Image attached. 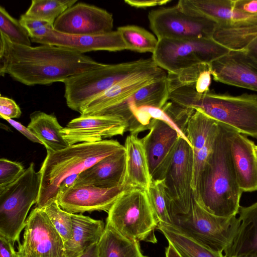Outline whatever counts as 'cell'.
<instances>
[{"mask_svg": "<svg viewBox=\"0 0 257 257\" xmlns=\"http://www.w3.org/2000/svg\"><path fill=\"white\" fill-rule=\"evenodd\" d=\"M170 0H125L124 2L128 5L139 9H145L158 6L164 5L170 3Z\"/></svg>", "mask_w": 257, "mask_h": 257, "instance_id": "cell-43", "label": "cell"}, {"mask_svg": "<svg viewBox=\"0 0 257 257\" xmlns=\"http://www.w3.org/2000/svg\"><path fill=\"white\" fill-rule=\"evenodd\" d=\"M150 27L158 40L212 38L216 23L202 17L187 14L177 6L149 12Z\"/></svg>", "mask_w": 257, "mask_h": 257, "instance_id": "cell-11", "label": "cell"}, {"mask_svg": "<svg viewBox=\"0 0 257 257\" xmlns=\"http://www.w3.org/2000/svg\"><path fill=\"white\" fill-rule=\"evenodd\" d=\"M169 94L166 77L142 87L126 100L115 105L119 109L126 111L143 106L162 109L168 100Z\"/></svg>", "mask_w": 257, "mask_h": 257, "instance_id": "cell-28", "label": "cell"}, {"mask_svg": "<svg viewBox=\"0 0 257 257\" xmlns=\"http://www.w3.org/2000/svg\"><path fill=\"white\" fill-rule=\"evenodd\" d=\"M158 40L152 59L167 72L191 67L199 63H210L229 50L212 38Z\"/></svg>", "mask_w": 257, "mask_h": 257, "instance_id": "cell-9", "label": "cell"}, {"mask_svg": "<svg viewBox=\"0 0 257 257\" xmlns=\"http://www.w3.org/2000/svg\"><path fill=\"white\" fill-rule=\"evenodd\" d=\"M233 7L248 14L257 15V0H231Z\"/></svg>", "mask_w": 257, "mask_h": 257, "instance_id": "cell-41", "label": "cell"}, {"mask_svg": "<svg viewBox=\"0 0 257 257\" xmlns=\"http://www.w3.org/2000/svg\"><path fill=\"white\" fill-rule=\"evenodd\" d=\"M78 257H98L97 243L89 247Z\"/></svg>", "mask_w": 257, "mask_h": 257, "instance_id": "cell-45", "label": "cell"}, {"mask_svg": "<svg viewBox=\"0 0 257 257\" xmlns=\"http://www.w3.org/2000/svg\"><path fill=\"white\" fill-rule=\"evenodd\" d=\"M71 238L64 242L67 257H78L91 246L98 243L105 229L103 221L82 214H72Z\"/></svg>", "mask_w": 257, "mask_h": 257, "instance_id": "cell-24", "label": "cell"}, {"mask_svg": "<svg viewBox=\"0 0 257 257\" xmlns=\"http://www.w3.org/2000/svg\"><path fill=\"white\" fill-rule=\"evenodd\" d=\"M168 101L180 109L199 110L239 133L257 139L256 94L233 95L210 90L199 93L191 87H182L169 92Z\"/></svg>", "mask_w": 257, "mask_h": 257, "instance_id": "cell-3", "label": "cell"}, {"mask_svg": "<svg viewBox=\"0 0 257 257\" xmlns=\"http://www.w3.org/2000/svg\"><path fill=\"white\" fill-rule=\"evenodd\" d=\"M235 129L219 122L212 151L199 177L193 196L206 211L216 216H236L240 207L239 188L230 154Z\"/></svg>", "mask_w": 257, "mask_h": 257, "instance_id": "cell-2", "label": "cell"}, {"mask_svg": "<svg viewBox=\"0 0 257 257\" xmlns=\"http://www.w3.org/2000/svg\"><path fill=\"white\" fill-rule=\"evenodd\" d=\"M168 245L166 249V257H181L175 247L168 242Z\"/></svg>", "mask_w": 257, "mask_h": 257, "instance_id": "cell-46", "label": "cell"}, {"mask_svg": "<svg viewBox=\"0 0 257 257\" xmlns=\"http://www.w3.org/2000/svg\"><path fill=\"white\" fill-rule=\"evenodd\" d=\"M157 229L175 247L181 257H225L222 252L204 247L170 225L159 223Z\"/></svg>", "mask_w": 257, "mask_h": 257, "instance_id": "cell-29", "label": "cell"}, {"mask_svg": "<svg viewBox=\"0 0 257 257\" xmlns=\"http://www.w3.org/2000/svg\"><path fill=\"white\" fill-rule=\"evenodd\" d=\"M193 171L192 147L187 141L180 137L162 179L171 202L174 216L186 214L190 211Z\"/></svg>", "mask_w": 257, "mask_h": 257, "instance_id": "cell-10", "label": "cell"}, {"mask_svg": "<svg viewBox=\"0 0 257 257\" xmlns=\"http://www.w3.org/2000/svg\"><path fill=\"white\" fill-rule=\"evenodd\" d=\"M35 43L65 48L81 54L92 51L115 52L126 49L117 30L97 35H74L61 33L53 29L47 36Z\"/></svg>", "mask_w": 257, "mask_h": 257, "instance_id": "cell-19", "label": "cell"}, {"mask_svg": "<svg viewBox=\"0 0 257 257\" xmlns=\"http://www.w3.org/2000/svg\"><path fill=\"white\" fill-rule=\"evenodd\" d=\"M167 72L157 64L145 69L99 94L82 109L81 115L91 114L126 100L142 87L167 77Z\"/></svg>", "mask_w": 257, "mask_h": 257, "instance_id": "cell-17", "label": "cell"}, {"mask_svg": "<svg viewBox=\"0 0 257 257\" xmlns=\"http://www.w3.org/2000/svg\"><path fill=\"white\" fill-rule=\"evenodd\" d=\"M142 139L152 181L162 180L168 166L178 141L179 133L165 121L152 119Z\"/></svg>", "mask_w": 257, "mask_h": 257, "instance_id": "cell-14", "label": "cell"}, {"mask_svg": "<svg viewBox=\"0 0 257 257\" xmlns=\"http://www.w3.org/2000/svg\"><path fill=\"white\" fill-rule=\"evenodd\" d=\"M209 67L215 81L257 92V58L247 50L229 51Z\"/></svg>", "mask_w": 257, "mask_h": 257, "instance_id": "cell-15", "label": "cell"}, {"mask_svg": "<svg viewBox=\"0 0 257 257\" xmlns=\"http://www.w3.org/2000/svg\"><path fill=\"white\" fill-rule=\"evenodd\" d=\"M0 257H18L14 244L5 237L0 235Z\"/></svg>", "mask_w": 257, "mask_h": 257, "instance_id": "cell-44", "label": "cell"}, {"mask_svg": "<svg viewBox=\"0 0 257 257\" xmlns=\"http://www.w3.org/2000/svg\"><path fill=\"white\" fill-rule=\"evenodd\" d=\"M128 188L123 186L112 188L73 186L60 194L57 201L63 210L72 214L94 211L108 212L121 193Z\"/></svg>", "mask_w": 257, "mask_h": 257, "instance_id": "cell-18", "label": "cell"}, {"mask_svg": "<svg viewBox=\"0 0 257 257\" xmlns=\"http://www.w3.org/2000/svg\"><path fill=\"white\" fill-rule=\"evenodd\" d=\"M41 175L31 163L15 182L0 189V235L14 244L20 242L28 212L36 204L40 190Z\"/></svg>", "mask_w": 257, "mask_h": 257, "instance_id": "cell-7", "label": "cell"}, {"mask_svg": "<svg viewBox=\"0 0 257 257\" xmlns=\"http://www.w3.org/2000/svg\"><path fill=\"white\" fill-rule=\"evenodd\" d=\"M125 168V148L97 162L81 173L74 186L103 188L122 186Z\"/></svg>", "mask_w": 257, "mask_h": 257, "instance_id": "cell-20", "label": "cell"}, {"mask_svg": "<svg viewBox=\"0 0 257 257\" xmlns=\"http://www.w3.org/2000/svg\"><path fill=\"white\" fill-rule=\"evenodd\" d=\"M28 127L45 147L47 153L57 152L69 146L61 134L63 127L53 114L34 111L30 115Z\"/></svg>", "mask_w": 257, "mask_h": 257, "instance_id": "cell-26", "label": "cell"}, {"mask_svg": "<svg viewBox=\"0 0 257 257\" xmlns=\"http://www.w3.org/2000/svg\"><path fill=\"white\" fill-rule=\"evenodd\" d=\"M106 223L131 240L155 243L159 222L147 191L139 188L123 191L107 212Z\"/></svg>", "mask_w": 257, "mask_h": 257, "instance_id": "cell-6", "label": "cell"}, {"mask_svg": "<svg viewBox=\"0 0 257 257\" xmlns=\"http://www.w3.org/2000/svg\"><path fill=\"white\" fill-rule=\"evenodd\" d=\"M0 33V74L4 77L8 74L26 85L63 82L72 76L105 65L65 48L17 45Z\"/></svg>", "mask_w": 257, "mask_h": 257, "instance_id": "cell-1", "label": "cell"}, {"mask_svg": "<svg viewBox=\"0 0 257 257\" xmlns=\"http://www.w3.org/2000/svg\"><path fill=\"white\" fill-rule=\"evenodd\" d=\"M240 221L230 244L224 251L225 257H257V201L240 206Z\"/></svg>", "mask_w": 257, "mask_h": 257, "instance_id": "cell-23", "label": "cell"}, {"mask_svg": "<svg viewBox=\"0 0 257 257\" xmlns=\"http://www.w3.org/2000/svg\"><path fill=\"white\" fill-rule=\"evenodd\" d=\"M3 119L7 120L13 127L20 132L31 141L42 145V142L37 137L28 127L12 118L4 117Z\"/></svg>", "mask_w": 257, "mask_h": 257, "instance_id": "cell-42", "label": "cell"}, {"mask_svg": "<svg viewBox=\"0 0 257 257\" xmlns=\"http://www.w3.org/2000/svg\"><path fill=\"white\" fill-rule=\"evenodd\" d=\"M26 170L20 163L5 158L0 159V189L10 185L20 176Z\"/></svg>", "mask_w": 257, "mask_h": 257, "instance_id": "cell-39", "label": "cell"}, {"mask_svg": "<svg viewBox=\"0 0 257 257\" xmlns=\"http://www.w3.org/2000/svg\"><path fill=\"white\" fill-rule=\"evenodd\" d=\"M253 142L236 130L230 142V154L237 182L242 192L257 190V160Z\"/></svg>", "mask_w": 257, "mask_h": 257, "instance_id": "cell-21", "label": "cell"}, {"mask_svg": "<svg viewBox=\"0 0 257 257\" xmlns=\"http://www.w3.org/2000/svg\"><path fill=\"white\" fill-rule=\"evenodd\" d=\"M43 209L64 242L69 240L73 232L72 213L63 210L57 200L51 202Z\"/></svg>", "mask_w": 257, "mask_h": 257, "instance_id": "cell-36", "label": "cell"}, {"mask_svg": "<svg viewBox=\"0 0 257 257\" xmlns=\"http://www.w3.org/2000/svg\"><path fill=\"white\" fill-rule=\"evenodd\" d=\"M124 149L116 140H103L76 144L47 153L39 170L41 186L36 207L43 209L57 200L60 186L68 177L79 176L101 159Z\"/></svg>", "mask_w": 257, "mask_h": 257, "instance_id": "cell-4", "label": "cell"}, {"mask_svg": "<svg viewBox=\"0 0 257 257\" xmlns=\"http://www.w3.org/2000/svg\"><path fill=\"white\" fill-rule=\"evenodd\" d=\"M257 37V17L230 23L216 24L212 39L229 51L245 50Z\"/></svg>", "mask_w": 257, "mask_h": 257, "instance_id": "cell-25", "label": "cell"}, {"mask_svg": "<svg viewBox=\"0 0 257 257\" xmlns=\"http://www.w3.org/2000/svg\"><path fill=\"white\" fill-rule=\"evenodd\" d=\"M245 50L257 58V37L248 45Z\"/></svg>", "mask_w": 257, "mask_h": 257, "instance_id": "cell-47", "label": "cell"}, {"mask_svg": "<svg viewBox=\"0 0 257 257\" xmlns=\"http://www.w3.org/2000/svg\"><path fill=\"white\" fill-rule=\"evenodd\" d=\"M0 33L13 43L31 46V39L19 20L13 17L2 6H0Z\"/></svg>", "mask_w": 257, "mask_h": 257, "instance_id": "cell-35", "label": "cell"}, {"mask_svg": "<svg viewBox=\"0 0 257 257\" xmlns=\"http://www.w3.org/2000/svg\"><path fill=\"white\" fill-rule=\"evenodd\" d=\"M218 127L210 135L203 147L193 153L192 191L195 190L200 174L212 151Z\"/></svg>", "mask_w": 257, "mask_h": 257, "instance_id": "cell-37", "label": "cell"}, {"mask_svg": "<svg viewBox=\"0 0 257 257\" xmlns=\"http://www.w3.org/2000/svg\"><path fill=\"white\" fill-rule=\"evenodd\" d=\"M147 193L159 224L171 225L174 214L171 202L166 191L164 180L152 181Z\"/></svg>", "mask_w": 257, "mask_h": 257, "instance_id": "cell-32", "label": "cell"}, {"mask_svg": "<svg viewBox=\"0 0 257 257\" xmlns=\"http://www.w3.org/2000/svg\"><path fill=\"white\" fill-rule=\"evenodd\" d=\"M97 253L98 257H148L143 254L139 242L121 235L106 223Z\"/></svg>", "mask_w": 257, "mask_h": 257, "instance_id": "cell-27", "label": "cell"}, {"mask_svg": "<svg viewBox=\"0 0 257 257\" xmlns=\"http://www.w3.org/2000/svg\"><path fill=\"white\" fill-rule=\"evenodd\" d=\"M218 122L201 111L195 109L187 120L183 133L193 153L205 145L210 135L218 127Z\"/></svg>", "mask_w": 257, "mask_h": 257, "instance_id": "cell-30", "label": "cell"}, {"mask_svg": "<svg viewBox=\"0 0 257 257\" xmlns=\"http://www.w3.org/2000/svg\"><path fill=\"white\" fill-rule=\"evenodd\" d=\"M113 27L112 14L84 3L75 4L55 21L54 30L74 35H97L110 32Z\"/></svg>", "mask_w": 257, "mask_h": 257, "instance_id": "cell-13", "label": "cell"}, {"mask_svg": "<svg viewBox=\"0 0 257 257\" xmlns=\"http://www.w3.org/2000/svg\"><path fill=\"white\" fill-rule=\"evenodd\" d=\"M156 64L151 58L106 64L63 81L67 105L80 113L90 100L117 82Z\"/></svg>", "mask_w": 257, "mask_h": 257, "instance_id": "cell-5", "label": "cell"}, {"mask_svg": "<svg viewBox=\"0 0 257 257\" xmlns=\"http://www.w3.org/2000/svg\"><path fill=\"white\" fill-rule=\"evenodd\" d=\"M254 156L255 157V158L257 160V146L256 145H254Z\"/></svg>", "mask_w": 257, "mask_h": 257, "instance_id": "cell-48", "label": "cell"}, {"mask_svg": "<svg viewBox=\"0 0 257 257\" xmlns=\"http://www.w3.org/2000/svg\"><path fill=\"white\" fill-rule=\"evenodd\" d=\"M125 168L122 186L147 191L152 182L148 160L141 139L131 134L125 141Z\"/></svg>", "mask_w": 257, "mask_h": 257, "instance_id": "cell-22", "label": "cell"}, {"mask_svg": "<svg viewBox=\"0 0 257 257\" xmlns=\"http://www.w3.org/2000/svg\"><path fill=\"white\" fill-rule=\"evenodd\" d=\"M126 49L139 53L155 52L158 40L149 31L137 25H126L117 28Z\"/></svg>", "mask_w": 257, "mask_h": 257, "instance_id": "cell-31", "label": "cell"}, {"mask_svg": "<svg viewBox=\"0 0 257 257\" xmlns=\"http://www.w3.org/2000/svg\"><path fill=\"white\" fill-rule=\"evenodd\" d=\"M239 223L236 215L224 217L210 213L193 196L189 212L174 216L171 226L204 247L223 252L233 239Z\"/></svg>", "mask_w": 257, "mask_h": 257, "instance_id": "cell-8", "label": "cell"}, {"mask_svg": "<svg viewBox=\"0 0 257 257\" xmlns=\"http://www.w3.org/2000/svg\"><path fill=\"white\" fill-rule=\"evenodd\" d=\"M77 2V0H33L25 15L54 24L63 13Z\"/></svg>", "mask_w": 257, "mask_h": 257, "instance_id": "cell-33", "label": "cell"}, {"mask_svg": "<svg viewBox=\"0 0 257 257\" xmlns=\"http://www.w3.org/2000/svg\"><path fill=\"white\" fill-rule=\"evenodd\" d=\"M209 68L208 63H199L174 72H167L169 92L182 87L195 89L202 73Z\"/></svg>", "mask_w": 257, "mask_h": 257, "instance_id": "cell-34", "label": "cell"}, {"mask_svg": "<svg viewBox=\"0 0 257 257\" xmlns=\"http://www.w3.org/2000/svg\"><path fill=\"white\" fill-rule=\"evenodd\" d=\"M19 22L27 31L31 40L35 43L45 37L54 29V24L29 17L25 14L20 16Z\"/></svg>", "mask_w": 257, "mask_h": 257, "instance_id": "cell-38", "label": "cell"}, {"mask_svg": "<svg viewBox=\"0 0 257 257\" xmlns=\"http://www.w3.org/2000/svg\"><path fill=\"white\" fill-rule=\"evenodd\" d=\"M127 130V122L118 117L81 115L68 122L61 134L70 146L100 142L103 139L122 135Z\"/></svg>", "mask_w": 257, "mask_h": 257, "instance_id": "cell-16", "label": "cell"}, {"mask_svg": "<svg viewBox=\"0 0 257 257\" xmlns=\"http://www.w3.org/2000/svg\"><path fill=\"white\" fill-rule=\"evenodd\" d=\"M22 112L19 105L12 99L0 96V116L1 117L17 118L20 117Z\"/></svg>", "mask_w": 257, "mask_h": 257, "instance_id": "cell-40", "label": "cell"}, {"mask_svg": "<svg viewBox=\"0 0 257 257\" xmlns=\"http://www.w3.org/2000/svg\"><path fill=\"white\" fill-rule=\"evenodd\" d=\"M24 229L18 257H67L64 241L43 209L31 211Z\"/></svg>", "mask_w": 257, "mask_h": 257, "instance_id": "cell-12", "label": "cell"}]
</instances>
